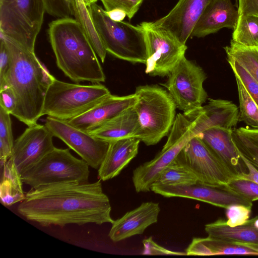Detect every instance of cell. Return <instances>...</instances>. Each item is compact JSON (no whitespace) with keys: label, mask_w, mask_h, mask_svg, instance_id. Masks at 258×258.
<instances>
[{"label":"cell","mask_w":258,"mask_h":258,"mask_svg":"<svg viewBox=\"0 0 258 258\" xmlns=\"http://www.w3.org/2000/svg\"><path fill=\"white\" fill-rule=\"evenodd\" d=\"M29 221L44 227L68 224L102 225L114 220L109 199L101 180L68 182L32 188L17 208Z\"/></svg>","instance_id":"6da1fadb"},{"label":"cell","mask_w":258,"mask_h":258,"mask_svg":"<svg viewBox=\"0 0 258 258\" xmlns=\"http://www.w3.org/2000/svg\"><path fill=\"white\" fill-rule=\"evenodd\" d=\"M7 45L9 69L0 81V88L10 87L16 101L12 115L28 126L37 123L42 116L45 94L53 77L34 52L1 33Z\"/></svg>","instance_id":"7a4b0ae2"},{"label":"cell","mask_w":258,"mask_h":258,"mask_svg":"<svg viewBox=\"0 0 258 258\" xmlns=\"http://www.w3.org/2000/svg\"><path fill=\"white\" fill-rule=\"evenodd\" d=\"M48 34L56 64L70 80L77 83L105 82L97 55L76 19L63 18L51 21Z\"/></svg>","instance_id":"3957f363"},{"label":"cell","mask_w":258,"mask_h":258,"mask_svg":"<svg viewBox=\"0 0 258 258\" xmlns=\"http://www.w3.org/2000/svg\"><path fill=\"white\" fill-rule=\"evenodd\" d=\"M87 9L107 52L132 63H146V38L141 25L135 26L125 22L114 21L96 3L88 6Z\"/></svg>","instance_id":"277c9868"},{"label":"cell","mask_w":258,"mask_h":258,"mask_svg":"<svg viewBox=\"0 0 258 258\" xmlns=\"http://www.w3.org/2000/svg\"><path fill=\"white\" fill-rule=\"evenodd\" d=\"M134 106L140 127L139 139L154 145L168 135L176 117V104L167 91L155 85L138 86Z\"/></svg>","instance_id":"5b68a950"},{"label":"cell","mask_w":258,"mask_h":258,"mask_svg":"<svg viewBox=\"0 0 258 258\" xmlns=\"http://www.w3.org/2000/svg\"><path fill=\"white\" fill-rule=\"evenodd\" d=\"M110 94L100 83H70L53 76L45 94L42 116L68 121L87 112Z\"/></svg>","instance_id":"8992f818"},{"label":"cell","mask_w":258,"mask_h":258,"mask_svg":"<svg viewBox=\"0 0 258 258\" xmlns=\"http://www.w3.org/2000/svg\"><path fill=\"white\" fill-rule=\"evenodd\" d=\"M45 12L43 0H0V32L34 52Z\"/></svg>","instance_id":"52a82bcc"},{"label":"cell","mask_w":258,"mask_h":258,"mask_svg":"<svg viewBox=\"0 0 258 258\" xmlns=\"http://www.w3.org/2000/svg\"><path fill=\"white\" fill-rule=\"evenodd\" d=\"M89 166L74 156L69 149L55 147L21 174L23 183L32 188L68 182L88 181Z\"/></svg>","instance_id":"ba28073f"},{"label":"cell","mask_w":258,"mask_h":258,"mask_svg":"<svg viewBox=\"0 0 258 258\" xmlns=\"http://www.w3.org/2000/svg\"><path fill=\"white\" fill-rule=\"evenodd\" d=\"M196 136L193 122L183 113H178L168 134L167 140L162 150L151 160L135 169L132 180L137 192L151 190L154 182L162 172L178 156L190 140Z\"/></svg>","instance_id":"9c48e42d"},{"label":"cell","mask_w":258,"mask_h":258,"mask_svg":"<svg viewBox=\"0 0 258 258\" xmlns=\"http://www.w3.org/2000/svg\"><path fill=\"white\" fill-rule=\"evenodd\" d=\"M164 86L176 107L184 114L201 108L208 98L203 84L207 77L204 70L184 56L168 76Z\"/></svg>","instance_id":"30bf717a"},{"label":"cell","mask_w":258,"mask_h":258,"mask_svg":"<svg viewBox=\"0 0 258 258\" xmlns=\"http://www.w3.org/2000/svg\"><path fill=\"white\" fill-rule=\"evenodd\" d=\"M144 29L147 47L145 73L152 77L168 76L187 49L166 31L153 27L150 22L140 24Z\"/></svg>","instance_id":"8fae6325"},{"label":"cell","mask_w":258,"mask_h":258,"mask_svg":"<svg viewBox=\"0 0 258 258\" xmlns=\"http://www.w3.org/2000/svg\"><path fill=\"white\" fill-rule=\"evenodd\" d=\"M177 158L195 174L198 183L213 186L223 185L232 178L199 136L190 139Z\"/></svg>","instance_id":"7c38bea8"},{"label":"cell","mask_w":258,"mask_h":258,"mask_svg":"<svg viewBox=\"0 0 258 258\" xmlns=\"http://www.w3.org/2000/svg\"><path fill=\"white\" fill-rule=\"evenodd\" d=\"M45 125L54 137L63 141L89 166L95 169H99L106 156L110 142L77 128L67 121L50 116L46 117Z\"/></svg>","instance_id":"4fadbf2b"},{"label":"cell","mask_w":258,"mask_h":258,"mask_svg":"<svg viewBox=\"0 0 258 258\" xmlns=\"http://www.w3.org/2000/svg\"><path fill=\"white\" fill-rule=\"evenodd\" d=\"M151 190L164 197L196 200L225 209L233 205L252 206L250 202L227 185L213 186L197 183L185 185H155Z\"/></svg>","instance_id":"5bb4252c"},{"label":"cell","mask_w":258,"mask_h":258,"mask_svg":"<svg viewBox=\"0 0 258 258\" xmlns=\"http://www.w3.org/2000/svg\"><path fill=\"white\" fill-rule=\"evenodd\" d=\"M53 137L45 124L36 123L28 126L14 141L11 158L21 174L55 148Z\"/></svg>","instance_id":"9a60e30c"},{"label":"cell","mask_w":258,"mask_h":258,"mask_svg":"<svg viewBox=\"0 0 258 258\" xmlns=\"http://www.w3.org/2000/svg\"><path fill=\"white\" fill-rule=\"evenodd\" d=\"M213 1L179 0L167 15L150 24L185 45L201 17Z\"/></svg>","instance_id":"2e32d148"},{"label":"cell","mask_w":258,"mask_h":258,"mask_svg":"<svg viewBox=\"0 0 258 258\" xmlns=\"http://www.w3.org/2000/svg\"><path fill=\"white\" fill-rule=\"evenodd\" d=\"M232 129L208 128L198 136L218 158L232 178L247 174L248 170L233 139Z\"/></svg>","instance_id":"e0dca14e"},{"label":"cell","mask_w":258,"mask_h":258,"mask_svg":"<svg viewBox=\"0 0 258 258\" xmlns=\"http://www.w3.org/2000/svg\"><path fill=\"white\" fill-rule=\"evenodd\" d=\"M184 114L193 122L196 136L213 127L232 129L239 121L237 105L221 99L209 98L206 105Z\"/></svg>","instance_id":"ac0fdd59"},{"label":"cell","mask_w":258,"mask_h":258,"mask_svg":"<svg viewBox=\"0 0 258 258\" xmlns=\"http://www.w3.org/2000/svg\"><path fill=\"white\" fill-rule=\"evenodd\" d=\"M160 212L158 203L146 202L114 220L108 233L113 242H118L143 234L151 225L157 223Z\"/></svg>","instance_id":"d6986e66"},{"label":"cell","mask_w":258,"mask_h":258,"mask_svg":"<svg viewBox=\"0 0 258 258\" xmlns=\"http://www.w3.org/2000/svg\"><path fill=\"white\" fill-rule=\"evenodd\" d=\"M136 101L135 93L122 96L110 94L87 112L67 121L77 128L89 133L134 106Z\"/></svg>","instance_id":"ffe728a7"},{"label":"cell","mask_w":258,"mask_h":258,"mask_svg":"<svg viewBox=\"0 0 258 258\" xmlns=\"http://www.w3.org/2000/svg\"><path fill=\"white\" fill-rule=\"evenodd\" d=\"M239 14L231 0H214L195 27L190 37H203L227 28L234 29Z\"/></svg>","instance_id":"44dd1931"},{"label":"cell","mask_w":258,"mask_h":258,"mask_svg":"<svg viewBox=\"0 0 258 258\" xmlns=\"http://www.w3.org/2000/svg\"><path fill=\"white\" fill-rule=\"evenodd\" d=\"M140 142L137 138H130L110 142L98 169L99 179L106 181L118 175L137 156Z\"/></svg>","instance_id":"7402d4cb"},{"label":"cell","mask_w":258,"mask_h":258,"mask_svg":"<svg viewBox=\"0 0 258 258\" xmlns=\"http://www.w3.org/2000/svg\"><path fill=\"white\" fill-rule=\"evenodd\" d=\"M140 131L138 116L133 106L89 133L95 137L111 142L125 138L139 139Z\"/></svg>","instance_id":"603a6c76"},{"label":"cell","mask_w":258,"mask_h":258,"mask_svg":"<svg viewBox=\"0 0 258 258\" xmlns=\"http://www.w3.org/2000/svg\"><path fill=\"white\" fill-rule=\"evenodd\" d=\"M186 255H241L258 256V248L208 236L194 237L185 250Z\"/></svg>","instance_id":"cb8c5ba5"},{"label":"cell","mask_w":258,"mask_h":258,"mask_svg":"<svg viewBox=\"0 0 258 258\" xmlns=\"http://www.w3.org/2000/svg\"><path fill=\"white\" fill-rule=\"evenodd\" d=\"M205 230L211 237L258 248V228L253 224V218L235 227L228 226L226 220L219 218L206 224Z\"/></svg>","instance_id":"d4e9b609"},{"label":"cell","mask_w":258,"mask_h":258,"mask_svg":"<svg viewBox=\"0 0 258 258\" xmlns=\"http://www.w3.org/2000/svg\"><path fill=\"white\" fill-rule=\"evenodd\" d=\"M0 184V199L2 204L11 206L22 202L25 198L22 188L21 174L10 157L3 165Z\"/></svg>","instance_id":"484cf974"},{"label":"cell","mask_w":258,"mask_h":258,"mask_svg":"<svg viewBox=\"0 0 258 258\" xmlns=\"http://www.w3.org/2000/svg\"><path fill=\"white\" fill-rule=\"evenodd\" d=\"M197 182L195 174L177 157L162 172L152 185H185Z\"/></svg>","instance_id":"4316f807"},{"label":"cell","mask_w":258,"mask_h":258,"mask_svg":"<svg viewBox=\"0 0 258 258\" xmlns=\"http://www.w3.org/2000/svg\"><path fill=\"white\" fill-rule=\"evenodd\" d=\"M231 40L244 46L257 48L258 16L239 15Z\"/></svg>","instance_id":"83f0119b"},{"label":"cell","mask_w":258,"mask_h":258,"mask_svg":"<svg viewBox=\"0 0 258 258\" xmlns=\"http://www.w3.org/2000/svg\"><path fill=\"white\" fill-rule=\"evenodd\" d=\"M74 18L80 23L97 56L103 63L107 51L95 28L87 7L83 0H75Z\"/></svg>","instance_id":"f1b7e54d"},{"label":"cell","mask_w":258,"mask_h":258,"mask_svg":"<svg viewBox=\"0 0 258 258\" xmlns=\"http://www.w3.org/2000/svg\"><path fill=\"white\" fill-rule=\"evenodd\" d=\"M224 49L227 57L235 60L258 82V48L244 46L231 40Z\"/></svg>","instance_id":"f546056e"},{"label":"cell","mask_w":258,"mask_h":258,"mask_svg":"<svg viewBox=\"0 0 258 258\" xmlns=\"http://www.w3.org/2000/svg\"><path fill=\"white\" fill-rule=\"evenodd\" d=\"M235 79L239 101V121H242L253 128L258 129V105L239 79Z\"/></svg>","instance_id":"4dcf8cb0"},{"label":"cell","mask_w":258,"mask_h":258,"mask_svg":"<svg viewBox=\"0 0 258 258\" xmlns=\"http://www.w3.org/2000/svg\"><path fill=\"white\" fill-rule=\"evenodd\" d=\"M10 114L0 106V161L4 165L11 157L14 141Z\"/></svg>","instance_id":"1f68e13d"},{"label":"cell","mask_w":258,"mask_h":258,"mask_svg":"<svg viewBox=\"0 0 258 258\" xmlns=\"http://www.w3.org/2000/svg\"><path fill=\"white\" fill-rule=\"evenodd\" d=\"M235 77L241 82L244 87L258 105V82L235 60L227 57Z\"/></svg>","instance_id":"d6a6232c"},{"label":"cell","mask_w":258,"mask_h":258,"mask_svg":"<svg viewBox=\"0 0 258 258\" xmlns=\"http://www.w3.org/2000/svg\"><path fill=\"white\" fill-rule=\"evenodd\" d=\"M233 139L239 153L258 171V146L235 130L233 131Z\"/></svg>","instance_id":"836d02e7"},{"label":"cell","mask_w":258,"mask_h":258,"mask_svg":"<svg viewBox=\"0 0 258 258\" xmlns=\"http://www.w3.org/2000/svg\"><path fill=\"white\" fill-rule=\"evenodd\" d=\"M226 185L251 202L258 200V184L251 180L242 177L233 178Z\"/></svg>","instance_id":"e575fe53"},{"label":"cell","mask_w":258,"mask_h":258,"mask_svg":"<svg viewBox=\"0 0 258 258\" xmlns=\"http://www.w3.org/2000/svg\"><path fill=\"white\" fill-rule=\"evenodd\" d=\"M46 12L57 18L74 17L75 0H43Z\"/></svg>","instance_id":"d590c367"},{"label":"cell","mask_w":258,"mask_h":258,"mask_svg":"<svg viewBox=\"0 0 258 258\" xmlns=\"http://www.w3.org/2000/svg\"><path fill=\"white\" fill-rule=\"evenodd\" d=\"M252 207L242 205H233L226 210V224L235 227L244 224L250 216Z\"/></svg>","instance_id":"8d00e7d4"},{"label":"cell","mask_w":258,"mask_h":258,"mask_svg":"<svg viewBox=\"0 0 258 258\" xmlns=\"http://www.w3.org/2000/svg\"><path fill=\"white\" fill-rule=\"evenodd\" d=\"M104 10L108 12L118 9L123 11L132 19L139 10L143 0H100Z\"/></svg>","instance_id":"74e56055"},{"label":"cell","mask_w":258,"mask_h":258,"mask_svg":"<svg viewBox=\"0 0 258 258\" xmlns=\"http://www.w3.org/2000/svg\"><path fill=\"white\" fill-rule=\"evenodd\" d=\"M143 255H186L185 252L171 250L165 248L155 242L152 237L144 239Z\"/></svg>","instance_id":"f35d334b"},{"label":"cell","mask_w":258,"mask_h":258,"mask_svg":"<svg viewBox=\"0 0 258 258\" xmlns=\"http://www.w3.org/2000/svg\"><path fill=\"white\" fill-rule=\"evenodd\" d=\"M16 105V98L12 89L9 87L0 88V106L12 115Z\"/></svg>","instance_id":"ab89813d"},{"label":"cell","mask_w":258,"mask_h":258,"mask_svg":"<svg viewBox=\"0 0 258 258\" xmlns=\"http://www.w3.org/2000/svg\"><path fill=\"white\" fill-rule=\"evenodd\" d=\"M10 57L4 39L1 36L0 47V81L6 76L10 68Z\"/></svg>","instance_id":"60d3db41"},{"label":"cell","mask_w":258,"mask_h":258,"mask_svg":"<svg viewBox=\"0 0 258 258\" xmlns=\"http://www.w3.org/2000/svg\"><path fill=\"white\" fill-rule=\"evenodd\" d=\"M239 16L253 15L258 16V0H238Z\"/></svg>","instance_id":"b9f144b4"},{"label":"cell","mask_w":258,"mask_h":258,"mask_svg":"<svg viewBox=\"0 0 258 258\" xmlns=\"http://www.w3.org/2000/svg\"><path fill=\"white\" fill-rule=\"evenodd\" d=\"M235 131L247 137L258 146V129L241 127L235 129Z\"/></svg>","instance_id":"7bdbcfd3"},{"label":"cell","mask_w":258,"mask_h":258,"mask_svg":"<svg viewBox=\"0 0 258 258\" xmlns=\"http://www.w3.org/2000/svg\"><path fill=\"white\" fill-rule=\"evenodd\" d=\"M240 155L247 167L248 173L243 175L240 177L251 180L258 184V171L243 155L241 154Z\"/></svg>","instance_id":"ee69618b"},{"label":"cell","mask_w":258,"mask_h":258,"mask_svg":"<svg viewBox=\"0 0 258 258\" xmlns=\"http://www.w3.org/2000/svg\"><path fill=\"white\" fill-rule=\"evenodd\" d=\"M106 13L112 20L116 22H121L124 19L126 16V13L122 10L115 9L108 12Z\"/></svg>","instance_id":"f6af8a7d"},{"label":"cell","mask_w":258,"mask_h":258,"mask_svg":"<svg viewBox=\"0 0 258 258\" xmlns=\"http://www.w3.org/2000/svg\"><path fill=\"white\" fill-rule=\"evenodd\" d=\"M85 5L88 7L89 5L95 3L98 0H83Z\"/></svg>","instance_id":"bcb514c9"},{"label":"cell","mask_w":258,"mask_h":258,"mask_svg":"<svg viewBox=\"0 0 258 258\" xmlns=\"http://www.w3.org/2000/svg\"><path fill=\"white\" fill-rule=\"evenodd\" d=\"M253 224L255 227L258 228V216L253 218Z\"/></svg>","instance_id":"7dc6e473"},{"label":"cell","mask_w":258,"mask_h":258,"mask_svg":"<svg viewBox=\"0 0 258 258\" xmlns=\"http://www.w3.org/2000/svg\"><path fill=\"white\" fill-rule=\"evenodd\" d=\"M235 6L237 9V7H238V0H235Z\"/></svg>","instance_id":"c3c4849f"},{"label":"cell","mask_w":258,"mask_h":258,"mask_svg":"<svg viewBox=\"0 0 258 258\" xmlns=\"http://www.w3.org/2000/svg\"><path fill=\"white\" fill-rule=\"evenodd\" d=\"M258 48V47H257Z\"/></svg>","instance_id":"681fc988"}]
</instances>
